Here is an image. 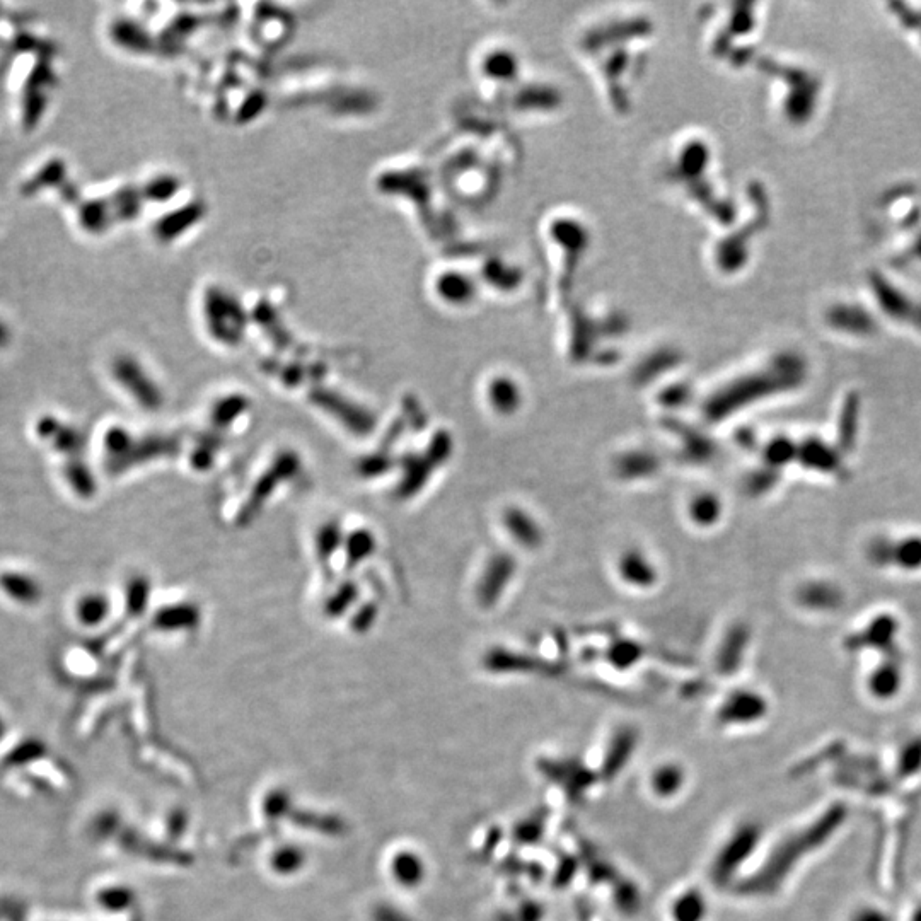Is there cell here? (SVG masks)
<instances>
[{
    "instance_id": "cell-2",
    "label": "cell",
    "mask_w": 921,
    "mask_h": 921,
    "mask_svg": "<svg viewBox=\"0 0 921 921\" xmlns=\"http://www.w3.org/2000/svg\"><path fill=\"white\" fill-rule=\"evenodd\" d=\"M35 430L41 441L50 444L58 454H64L67 461L79 459L77 454L82 449V437L74 427L60 422L53 415H41L36 420Z\"/></svg>"
},
{
    "instance_id": "cell-3",
    "label": "cell",
    "mask_w": 921,
    "mask_h": 921,
    "mask_svg": "<svg viewBox=\"0 0 921 921\" xmlns=\"http://www.w3.org/2000/svg\"><path fill=\"white\" fill-rule=\"evenodd\" d=\"M0 591L4 596L9 597L12 603L24 606V608H35L43 599V586L40 580L29 575L28 572H19V570H4L0 572Z\"/></svg>"
},
{
    "instance_id": "cell-8",
    "label": "cell",
    "mask_w": 921,
    "mask_h": 921,
    "mask_svg": "<svg viewBox=\"0 0 921 921\" xmlns=\"http://www.w3.org/2000/svg\"><path fill=\"white\" fill-rule=\"evenodd\" d=\"M12 343V330L11 325L7 323L6 319L0 316V352L9 348V345Z\"/></svg>"
},
{
    "instance_id": "cell-6",
    "label": "cell",
    "mask_w": 921,
    "mask_h": 921,
    "mask_svg": "<svg viewBox=\"0 0 921 921\" xmlns=\"http://www.w3.org/2000/svg\"><path fill=\"white\" fill-rule=\"evenodd\" d=\"M679 783H681V773L674 768H664L655 777V788L659 790V794H671L672 790L679 787Z\"/></svg>"
},
{
    "instance_id": "cell-4",
    "label": "cell",
    "mask_w": 921,
    "mask_h": 921,
    "mask_svg": "<svg viewBox=\"0 0 921 921\" xmlns=\"http://www.w3.org/2000/svg\"><path fill=\"white\" fill-rule=\"evenodd\" d=\"M76 613L82 625H98V623L105 620L106 614H108V604H106L105 597L87 594V596L79 599Z\"/></svg>"
},
{
    "instance_id": "cell-1",
    "label": "cell",
    "mask_w": 921,
    "mask_h": 921,
    "mask_svg": "<svg viewBox=\"0 0 921 921\" xmlns=\"http://www.w3.org/2000/svg\"><path fill=\"white\" fill-rule=\"evenodd\" d=\"M67 168L64 159L47 157L36 164L23 180L19 181L18 193L23 198H40L48 195L50 190L64 183Z\"/></svg>"
},
{
    "instance_id": "cell-9",
    "label": "cell",
    "mask_w": 921,
    "mask_h": 921,
    "mask_svg": "<svg viewBox=\"0 0 921 921\" xmlns=\"http://www.w3.org/2000/svg\"><path fill=\"white\" fill-rule=\"evenodd\" d=\"M2 730H4V725H2V720H0V734H2Z\"/></svg>"
},
{
    "instance_id": "cell-5",
    "label": "cell",
    "mask_w": 921,
    "mask_h": 921,
    "mask_svg": "<svg viewBox=\"0 0 921 921\" xmlns=\"http://www.w3.org/2000/svg\"><path fill=\"white\" fill-rule=\"evenodd\" d=\"M64 475L65 480L69 481V485L72 487V490H74V493L81 495V497L93 495V476L89 475V471L86 470V466L82 464L81 459L67 461V463H65Z\"/></svg>"
},
{
    "instance_id": "cell-7",
    "label": "cell",
    "mask_w": 921,
    "mask_h": 921,
    "mask_svg": "<svg viewBox=\"0 0 921 921\" xmlns=\"http://www.w3.org/2000/svg\"><path fill=\"white\" fill-rule=\"evenodd\" d=\"M701 899L696 898L693 894L681 899L678 904L679 921H696L700 918Z\"/></svg>"
}]
</instances>
